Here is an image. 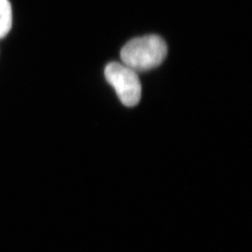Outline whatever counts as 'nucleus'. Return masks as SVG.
<instances>
[{
	"instance_id": "2",
	"label": "nucleus",
	"mask_w": 252,
	"mask_h": 252,
	"mask_svg": "<svg viewBox=\"0 0 252 252\" xmlns=\"http://www.w3.org/2000/svg\"><path fill=\"white\" fill-rule=\"evenodd\" d=\"M105 77L115 89L118 97L126 107H135L141 98V83L137 73L126 64L109 63L105 68Z\"/></svg>"
},
{
	"instance_id": "1",
	"label": "nucleus",
	"mask_w": 252,
	"mask_h": 252,
	"mask_svg": "<svg viewBox=\"0 0 252 252\" xmlns=\"http://www.w3.org/2000/svg\"><path fill=\"white\" fill-rule=\"evenodd\" d=\"M167 54V45L156 35L136 37L126 43L121 51L123 63L135 72L148 71L159 66Z\"/></svg>"
},
{
	"instance_id": "3",
	"label": "nucleus",
	"mask_w": 252,
	"mask_h": 252,
	"mask_svg": "<svg viewBox=\"0 0 252 252\" xmlns=\"http://www.w3.org/2000/svg\"><path fill=\"white\" fill-rule=\"evenodd\" d=\"M12 27V8L9 0H0V38L6 36Z\"/></svg>"
}]
</instances>
